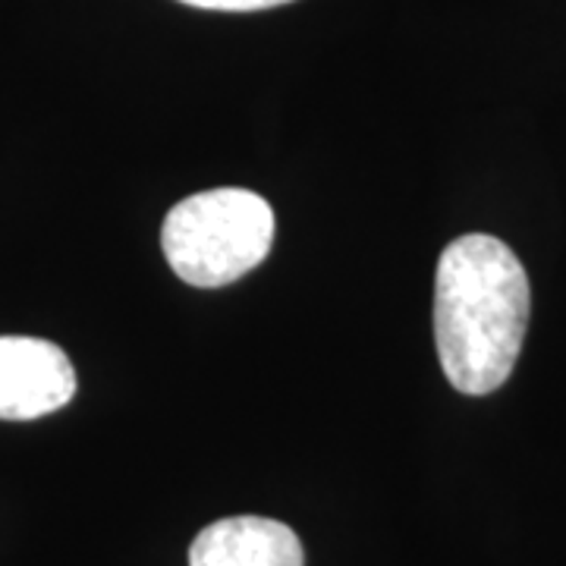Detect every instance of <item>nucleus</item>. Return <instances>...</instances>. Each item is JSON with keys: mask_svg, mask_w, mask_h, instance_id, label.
Wrapping results in <instances>:
<instances>
[{"mask_svg": "<svg viewBox=\"0 0 566 566\" xmlns=\"http://www.w3.org/2000/svg\"><path fill=\"white\" fill-rule=\"evenodd\" d=\"M532 290L523 262L497 237L465 233L434 274V346L453 390L485 397L506 385L526 340Z\"/></svg>", "mask_w": 566, "mask_h": 566, "instance_id": "obj_1", "label": "nucleus"}, {"mask_svg": "<svg viewBox=\"0 0 566 566\" xmlns=\"http://www.w3.org/2000/svg\"><path fill=\"white\" fill-rule=\"evenodd\" d=\"M274 243V211L249 189H208L170 208L161 245L189 286H227L264 262Z\"/></svg>", "mask_w": 566, "mask_h": 566, "instance_id": "obj_2", "label": "nucleus"}, {"mask_svg": "<svg viewBox=\"0 0 566 566\" xmlns=\"http://www.w3.org/2000/svg\"><path fill=\"white\" fill-rule=\"evenodd\" d=\"M76 397V368L61 346L41 337H0V419L32 422Z\"/></svg>", "mask_w": 566, "mask_h": 566, "instance_id": "obj_3", "label": "nucleus"}, {"mask_svg": "<svg viewBox=\"0 0 566 566\" xmlns=\"http://www.w3.org/2000/svg\"><path fill=\"white\" fill-rule=\"evenodd\" d=\"M303 542L290 526L264 516L218 520L196 535L189 566H303Z\"/></svg>", "mask_w": 566, "mask_h": 566, "instance_id": "obj_4", "label": "nucleus"}, {"mask_svg": "<svg viewBox=\"0 0 566 566\" xmlns=\"http://www.w3.org/2000/svg\"><path fill=\"white\" fill-rule=\"evenodd\" d=\"M199 10H223V13H249V10H268V7H281L293 0H180Z\"/></svg>", "mask_w": 566, "mask_h": 566, "instance_id": "obj_5", "label": "nucleus"}]
</instances>
